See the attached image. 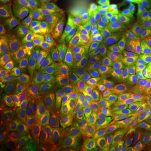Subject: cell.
<instances>
[{"instance_id":"6da1fadb","label":"cell","mask_w":151,"mask_h":151,"mask_svg":"<svg viewBox=\"0 0 151 151\" xmlns=\"http://www.w3.org/2000/svg\"><path fill=\"white\" fill-rule=\"evenodd\" d=\"M62 48L70 77L99 97L129 86L151 55L146 41L101 21L78 3L65 11Z\"/></svg>"},{"instance_id":"7a4b0ae2","label":"cell","mask_w":151,"mask_h":151,"mask_svg":"<svg viewBox=\"0 0 151 151\" xmlns=\"http://www.w3.org/2000/svg\"><path fill=\"white\" fill-rule=\"evenodd\" d=\"M62 50L46 20H17L7 24L0 34L1 83L41 92L67 84Z\"/></svg>"},{"instance_id":"3957f363","label":"cell","mask_w":151,"mask_h":151,"mask_svg":"<svg viewBox=\"0 0 151 151\" xmlns=\"http://www.w3.org/2000/svg\"><path fill=\"white\" fill-rule=\"evenodd\" d=\"M24 112L43 143L55 147L95 123L101 101L97 94L67 83L28 99Z\"/></svg>"},{"instance_id":"277c9868","label":"cell","mask_w":151,"mask_h":151,"mask_svg":"<svg viewBox=\"0 0 151 151\" xmlns=\"http://www.w3.org/2000/svg\"><path fill=\"white\" fill-rule=\"evenodd\" d=\"M108 116L140 140L143 139L151 118V55L140 81L109 106Z\"/></svg>"},{"instance_id":"5b68a950","label":"cell","mask_w":151,"mask_h":151,"mask_svg":"<svg viewBox=\"0 0 151 151\" xmlns=\"http://www.w3.org/2000/svg\"><path fill=\"white\" fill-rule=\"evenodd\" d=\"M77 3L101 21L133 34L151 46V22L139 0H77Z\"/></svg>"},{"instance_id":"8992f818","label":"cell","mask_w":151,"mask_h":151,"mask_svg":"<svg viewBox=\"0 0 151 151\" xmlns=\"http://www.w3.org/2000/svg\"><path fill=\"white\" fill-rule=\"evenodd\" d=\"M69 151H143L140 139L109 120L94 123L76 140Z\"/></svg>"},{"instance_id":"52a82bcc","label":"cell","mask_w":151,"mask_h":151,"mask_svg":"<svg viewBox=\"0 0 151 151\" xmlns=\"http://www.w3.org/2000/svg\"><path fill=\"white\" fill-rule=\"evenodd\" d=\"M59 0H0L1 10L16 20H34L55 9Z\"/></svg>"},{"instance_id":"ba28073f","label":"cell","mask_w":151,"mask_h":151,"mask_svg":"<svg viewBox=\"0 0 151 151\" xmlns=\"http://www.w3.org/2000/svg\"><path fill=\"white\" fill-rule=\"evenodd\" d=\"M0 151H28L20 130L4 119L0 126Z\"/></svg>"},{"instance_id":"9c48e42d","label":"cell","mask_w":151,"mask_h":151,"mask_svg":"<svg viewBox=\"0 0 151 151\" xmlns=\"http://www.w3.org/2000/svg\"><path fill=\"white\" fill-rule=\"evenodd\" d=\"M141 141H143V143L146 144L147 148L151 151V118H150V120H148V123H147V127H146V130H144V134H143Z\"/></svg>"},{"instance_id":"30bf717a","label":"cell","mask_w":151,"mask_h":151,"mask_svg":"<svg viewBox=\"0 0 151 151\" xmlns=\"http://www.w3.org/2000/svg\"><path fill=\"white\" fill-rule=\"evenodd\" d=\"M139 4L143 9L146 17L148 18V21L151 22V0H139Z\"/></svg>"},{"instance_id":"8fae6325","label":"cell","mask_w":151,"mask_h":151,"mask_svg":"<svg viewBox=\"0 0 151 151\" xmlns=\"http://www.w3.org/2000/svg\"><path fill=\"white\" fill-rule=\"evenodd\" d=\"M148 151H150V150H148Z\"/></svg>"}]
</instances>
